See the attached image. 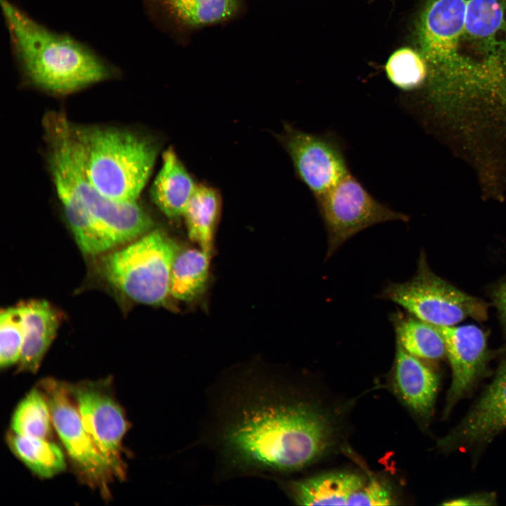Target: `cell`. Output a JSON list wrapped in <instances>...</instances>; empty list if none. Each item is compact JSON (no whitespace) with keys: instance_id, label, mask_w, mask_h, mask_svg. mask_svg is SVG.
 Returning a JSON list of instances; mask_svg holds the SVG:
<instances>
[{"instance_id":"1","label":"cell","mask_w":506,"mask_h":506,"mask_svg":"<svg viewBox=\"0 0 506 506\" xmlns=\"http://www.w3.org/2000/svg\"><path fill=\"white\" fill-rule=\"evenodd\" d=\"M414 41L433 94H506V0H427Z\"/></svg>"},{"instance_id":"2","label":"cell","mask_w":506,"mask_h":506,"mask_svg":"<svg viewBox=\"0 0 506 506\" xmlns=\"http://www.w3.org/2000/svg\"><path fill=\"white\" fill-rule=\"evenodd\" d=\"M283 394L262 383L246 387L235 398L221 440L224 455L235 467L297 470L320 458L332 446L330 415Z\"/></svg>"},{"instance_id":"3","label":"cell","mask_w":506,"mask_h":506,"mask_svg":"<svg viewBox=\"0 0 506 506\" xmlns=\"http://www.w3.org/2000/svg\"><path fill=\"white\" fill-rule=\"evenodd\" d=\"M11 53L23 81L39 90L65 96L120 74L93 47L37 21L12 0H0Z\"/></svg>"},{"instance_id":"4","label":"cell","mask_w":506,"mask_h":506,"mask_svg":"<svg viewBox=\"0 0 506 506\" xmlns=\"http://www.w3.org/2000/svg\"><path fill=\"white\" fill-rule=\"evenodd\" d=\"M44 126L49 169L63 210L84 212L117 245L151 230L153 220L138 202L112 200L89 180L73 123L60 112H49Z\"/></svg>"},{"instance_id":"5","label":"cell","mask_w":506,"mask_h":506,"mask_svg":"<svg viewBox=\"0 0 506 506\" xmlns=\"http://www.w3.org/2000/svg\"><path fill=\"white\" fill-rule=\"evenodd\" d=\"M74 129L91 183L112 200L137 202L155 164V143L124 129L76 124Z\"/></svg>"},{"instance_id":"6","label":"cell","mask_w":506,"mask_h":506,"mask_svg":"<svg viewBox=\"0 0 506 506\" xmlns=\"http://www.w3.org/2000/svg\"><path fill=\"white\" fill-rule=\"evenodd\" d=\"M179 252L175 242L155 230L105 255L101 261L102 273L109 283L131 299L158 305L170 294L171 271Z\"/></svg>"},{"instance_id":"7","label":"cell","mask_w":506,"mask_h":506,"mask_svg":"<svg viewBox=\"0 0 506 506\" xmlns=\"http://www.w3.org/2000/svg\"><path fill=\"white\" fill-rule=\"evenodd\" d=\"M377 297L436 327L455 325L469 318L483 321L488 317L486 303L436 275L423 252L413 276L404 282L388 283Z\"/></svg>"},{"instance_id":"8","label":"cell","mask_w":506,"mask_h":506,"mask_svg":"<svg viewBox=\"0 0 506 506\" xmlns=\"http://www.w3.org/2000/svg\"><path fill=\"white\" fill-rule=\"evenodd\" d=\"M316 202L327 235L325 261L348 240L369 227L408 220L406 214L375 199L351 172Z\"/></svg>"},{"instance_id":"9","label":"cell","mask_w":506,"mask_h":506,"mask_svg":"<svg viewBox=\"0 0 506 506\" xmlns=\"http://www.w3.org/2000/svg\"><path fill=\"white\" fill-rule=\"evenodd\" d=\"M39 388L48 401L53 426L79 476L108 497L115 474L85 429L67 384L46 378Z\"/></svg>"},{"instance_id":"10","label":"cell","mask_w":506,"mask_h":506,"mask_svg":"<svg viewBox=\"0 0 506 506\" xmlns=\"http://www.w3.org/2000/svg\"><path fill=\"white\" fill-rule=\"evenodd\" d=\"M83 424L116 478L124 476L122 440L128 424L107 381L67 384Z\"/></svg>"},{"instance_id":"11","label":"cell","mask_w":506,"mask_h":506,"mask_svg":"<svg viewBox=\"0 0 506 506\" xmlns=\"http://www.w3.org/2000/svg\"><path fill=\"white\" fill-rule=\"evenodd\" d=\"M279 140L299 180L315 200L350 173L343 146L331 134H315L285 124Z\"/></svg>"},{"instance_id":"12","label":"cell","mask_w":506,"mask_h":506,"mask_svg":"<svg viewBox=\"0 0 506 506\" xmlns=\"http://www.w3.org/2000/svg\"><path fill=\"white\" fill-rule=\"evenodd\" d=\"M436 327L444 339L452 370V382L443 409V417H446L488 374L491 353L485 332L476 325Z\"/></svg>"},{"instance_id":"13","label":"cell","mask_w":506,"mask_h":506,"mask_svg":"<svg viewBox=\"0 0 506 506\" xmlns=\"http://www.w3.org/2000/svg\"><path fill=\"white\" fill-rule=\"evenodd\" d=\"M506 429V358L492 382L458 424L438 442L440 450H474L489 443Z\"/></svg>"},{"instance_id":"14","label":"cell","mask_w":506,"mask_h":506,"mask_svg":"<svg viewBox=\"0 0 506 506\" xmlns=\"http://www.w3.org/2000/svg\"><path fill=\"white\" fill-rule=\"evenodd\" d=\"M393 377L396 391L405 405L423 422H429L440 383L438 373L396 344Z\"/></svg>"},{"instance_id":"15","label":"cell","mask_w":506,"mask_h":506,"mask_svg":"<svg viewBox=\"0 0 506 506\" xmlns=\"http://www.w3.org/2000/svg\"><path fill=\"white\" fill-rule=\"evenodd\" d=\"M153 20L181 30L220 22L235 15L240 0H143Z\"/></svg>"},{"instance_id":"16","label":"cell","mask_w":506,"mask_h":506,"mask_svg":"<svg viewBox=\"0 0 506 506\" xmlns=\"http://www.w3.org/2000/svg\"><path fill=\"white\" fill-rule=\"evenodd\" d=\"M24 341L18 371L36 372L53 341L61 322V315L45 300H29L18 304Z\"/></svg>"},{"instance_id":"17","label":"cell","mask_w":506,"mask_h":506,"mask_svg":"<svg viewBox=\"0 0 506 506\" xmlns=\"http://www.w3.org/2000/svg\"><path fill=\"white\" fill-rule=\"evenodd\" d=\"M196 186L174 150L171 148L165 150L150 188L154 204L168 218L183 216Z\"/></svg>"},{"instance_id":"18","label":"cell","mask_w":506,"mask_h":506,"mask_svg":"<svg viewBox=\"0 0 506 506\" xmlns=\"http://www.w3.org/2000/svg\"><path fill=\"white\" fill-rule=\"evenodd\" d=\"M365 481L358 473L332 472L292 482L290 489L300 505H344Z\"/></svg>"},{"instance_id":"19","label":"cell","mask_w":506,"mask_h":506,"mask_svg":"<svg viewBox=\"0 0 506 506\" xmlns=\"http://www.w3.org/2000/svg\"><path fill=\"white\" fill-rule=\"evenodd\" d=\"M396 344L423 361H439L446 357L444 339L436 326L401 311L390 316Z\"/></svg>"},{"instance_id":"20","label":"cell","mask_w":506,"mask_h":506,"mask_svg":"<svg viewBox=\"0 0 506 506\" xmlns=\"http://www.w3.org/2000/svg\"><path fill=\"white\" fill-rule=\"evenodd\" d=\"M7 443L14 455L41 478H51L66 467L63 450L48 439L25 436L11 432Z\"/></svg>"},{"instance_id":"21","label":"cell","mask_w":506,"mask_h":506,"mask_svg":"<svg viewBox=\"0 0 506 506\" xmlns=\"http://www.w3.org/2000/svg\"><path fill=\"white\" fill-rule=\"evenodd\" d=\"M219 206V195L214 188L197 186L183 215L190 238L209 254Z\"/></svg>"},{"instance_id":"22","label":"cell","mask_w":506,"mask_h":506,"mask_svg":"<svg viewBox=\"0 0 506 506\" xmlns=\"http://www.w3.org/2000/svg\"><path fill=\"white\" fill-rule=\"evenodd\" d=\"M209 256L201 248L179 252L174 261L169 294L182 301H190L205 287L209 269Z\"/></svg>"},{"instance_id":"23","label":"cell","mask_w":506,"mask_h":506,"mask_svg":"<svg viewBox=\"0 0 506 506\" xmlns=\"http://www.w3.org/2000/svg\"><path fill=\"white\" fill-rule=\"evenodd\" d=\"M52 425L48 401L39 388H34L18 405L12 416L11 429L17 434L47 439Z\"/></svg>"},{"instance_id":"24","label":"cell","mask_w":506,"mask_h":506,"mask_svg":"<svg viewBox=\"0 0 506 506\" xmlns=\"http://www.w3.org/2000/svg\"><path fill=\"white\" fill-rule=\"evenodd\" d=\"M385 72L389 80L403 91L420 86L427 79V67L417 50L404 47L395 51L389 58Z\"/></svg>"},{"instance_id":"25","label":"cell","mask_w":506,"mask_h":506,"mask_svg":"<svg viewBox=\"0 0 506 506\" xmlns=\"http://www.w3.org/2000/svg\"><path fill=\"white\" fill-rule=\"evenodd\" d=\"M23 341V323L18 304L1 309L0 313V365L1 368H8L19 362Z\"/></svg>"},{"instance_id":"26","label":"cell","mask_w":506,"mask_h":506,"mask_svg":"<svg viewBox=\"0 0 506 506\" xmlns=\"http://www.w3.org/2000/svg\"><path fill=\"white\" fill-rule=\"evenodd\" d=\"M394 498L389 486L371 478L349 499L348 505H391Z\"/></svg>"},{"instance_id":"27","label":"cell","mask_w":506,"mask_h":506,"mask_svg":"<svg viewBox=\"0 0 506 506\" xmlns=\"http://www.w3.org/2000/svg\"><path fill=\"white\" fill-rule=\"evenodd\" d=\"M491 297L506 332V275L492 287Z\"/></svg>"},{"instance_id":"28","label":"cell","mask_w":506,"mask_h":506,"mask_svg":"<svg viewBox=\"0 0 506 506\" xmlns=\"http://www.w3.org/2000/svg\"><path fill=\"white\" fill-rule=\"evenodd\" d=\"M495 501V495L491 493H479L469 496H465L449 501L445 505H494Z\"/></svg>"}]
</instances>
